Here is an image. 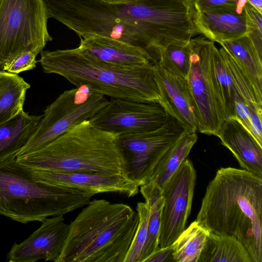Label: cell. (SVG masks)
Returning a JSON list of instances; mask_svg holds the SVG:
<instances>
[{
  "instance_id": "6da1fadb",
  "label": "cell",
  "mask_w": 262,
  "mask_h": 262,
  "mask_svg": "<svg viewBox=\"0 0 262 262\" xmlns=\"http://www.w3.org/2000/svg\"><path fill=\"white\" fill-rule=\"evenodd\" d=\"M211 233L235 236L262 262V178L222 167L209 183L195 220Z\"/></svg>"
},
{
  "instance_id": "7a4b0ae2",
  "label": "cell",
  "mask_w": 262,
  "mask_h": 262,
  "mask_svg": "<svg viewBox=\"0 0 262 262\" xmlns=\"http://www.w3.org/2000/svg\"><path fill=\"white\" fill-rule=\"evenodd\" d=\"M130 206L94 199L69 224L55 262H124L139 223Z\"/></svg>"
},
{
  "instance_id": "3957f363",
  "label": "cell",
  "mask_w": 262,
  "mask_h": 262,
  "mask_svg": "<svg viewBox=\"0 0 262 262\" xmlns=\"http://www.w3.org/2000/svg\"><path fill=\"white\" fill-rule=\"evenodd\" d=\"M40 53L39 61L45 73L61 76L76 87L86 85L111 98L159 103L151 62L138 66L113 64L90 57L78 47Z\"/></svg>"
},
{
  "instance_id": "277c9868",
  "label": "cell",
  "mask_w": 262,
  "mask_h": 262,
  "mask_svg": "<svg viewBox=\"0 0 262 262\" xmlns=\"http://www.w3.org/2000/svg\"><path fill=\"white\" fill-rule=\"evenodd\" d=\"M118 136L86 120L45 146L15 159L23 166L47 171L128 176Z\"/></svg>"
},
{
  "instance_id": "5b68a950",
  "label": "cell",
  "mask_w": 262,
  "mask_h": 262,
  "mask_svg": "<svg viewBox=\"0 0 262 262\" xmlns=\"http://www.w3.org/2000/svg\"><path fill=\"white\" fill-rule=\"evenodd\" d=\"M94 195L38 181L15 159L0 162V215L21 223L63 215L85 206Z\"/></svg>"
},
{
  "instance_id": "8992f818",
  "label": "cell",
  "mask_w": 262,
  "mask_h": 262,
  "mask_svg": "<svg viewBox=\"0 0 262 262\" xmlns=\"http://www.w3.org/2000/svg\"><path fill=\"white\" fill-rule=\"evenodd\" d=\"M113 3L117 12L147 37L156 62L173 44L185 45L199 35L194 0H130Z\"/></svg>"
},
{
  "instance_id": "52a82bcc",
  "label": "cell",
  "mask_w": 262,
  "mask_h": 262,
  "mask_svg": "<svg viewBox=\"0 0 262 262\" xmlns=\"http://www.w3.org/2000/svg\"><path fill=\"white\" fill-rule=\"evenodd\" d=\"M50 17L80 38L105 36L139 47L151 57V49L144 32L123 18L107 0H45Z\"/></svg>"
},
{
  "instance_id": "ba28073f",
  "label": "cell",
  "mask_w": 262,
  "mask_h": 262,
  "mask_svg": "<svg viewBox=\"0 0 262 262\" xmlns=\"http://www.w3.org/2000/svg\"><path fill=\"white\" fill-rule=\"evenodd\" d=\"M45 0H2L0 5V67L20 53L37 55L53 38Z\"/></svg>"
},
{
  "instance_id": "9c48e42d",
  "label": "cell",
  "mask_w": 262,
  "mask_h": 262,
  "mask_svg": "<svg viewBox=\"0 0 262 262\" xmlns=\"http://www.w3.org/2000/svg\"><path fill=\"white\" fill-rule=\"evenodd\" d=\"M108 102L105 96L86 85L64 91L46 107L35 131L17 157L39 149L88 120Z\"/></svg>"
},
{
  "instance_id": "30bf717a",
  "label": "cell",
  "mask_w": 262,
  "mask_h": 262,
  "mask_svg": "<svg viewBox=\"0 0 262 262\" xmlns=\"http://www.w3.org/2000/svg\"><path fill=\"white\" fill-rule=\"evenodd\" d=\"M186 130L168 114L160 127L118 135L117 142L126 162L127 175L140 187L147 183L156 165Z\"/></svg>"
},
{
  "instance_id": "8fae6325",
  "label": "cell",
  "mask_w": 262,
  "mask_h": 262,
  "mask_svg": "<svg viewBox=\"0 0 262 262\" xmlns=\"http://www.w3.org/2000/svg\"><path fill=\"white\" fill-rule=\"evenodd\" d=\"M189 42L191 54L187 81L196 110L198 130L216 136L227 117L214 89L210 73V54L214 42L202 35L193 37Z\"/></svg>"
},
{
  "instance_id": "7c38bea8",
  "label": "cell",
  "mask_w": 262,
  "mask_h": 262,
  "mask_svg": "<svg viewBox=\"0 0 262 262\" xmlns=\"http://www.w3.org/2000/svg\"><path fill=\"white\" fill-rule=\"evenodd\" d=\"M196 171L186 159L161 189L164 198L159 247L172 245L185 229L190 214Z\"/></svg>"
},
{
  "instance_id": "4fadbf2b",
  "label": "cell",
  "mask_w": 262,
  "mask_h": 262,
  "mask_svg": "<svg viewBox=\"0 0 262 262\" xmlns=\"http://www.w3.org/2000/svg\"><path fill=\"white\" fill-rule=\"evenodd\" d=\"M168 117L158 103L111 98L88 120L94 126L118 135L149 131L162 126Z\"/></svg>"
},
{
  "instance_id": "5bb4252c",
  "label": "cell",
  "mask_w": 262,
  "mask_h": 262,
  "mask_svg": "<svg viewBox=\"0 0 262 262\" xmlns=\"http://www.w3.org/2000/svg\"><path fill=\"white\" fill-rule=\"evenodd\" d=\"M63 215L46 218L41 226L20 244L15 243L7 254L9 262L55 261L60 255L69 231Z\"/></svg>"
},
{
  "instance_id": "9a60e30c",
  "label": "cell",
  "mask_w": 262,
  "mask_h": 262,
  "mask_svg": "<svg viewBox=\"0 0 262 262\" xmlns=\"http://www.w3.org/2000/svg\"><path fill=\"white\" fill-rule=\"evenodd\" d=\"M23 166L34 178L50 185L77 189L95 194L118 193L128 197L135 196L139 191L140 187L127 176L85 172H56Z\"/></svg>"
},
{
  "instance_id": "2e32d148",
  "label": "cell",
  "mask_w": 262,
  "mask_h": 262,
  "mask_svg": "<svg viewBox=\"0 0 262 262\" xmlns=\"http://www.w3.org/2000/svg\"><path fill=\"white\" fill-rule=\"evenodd\" d=\"M153 68L159 92V103L188 133H196V110L187 79L169 73L157 62L153 64Z\"/></svg>"
},
{
  "instance_id": "e0dca14e",
  "label": "cell",
  "mask_w": 262,
  "mask_h": 262,
  "mask_svg": "<svg viewBox=\"0 0 262 262\" xmlns=\"http://www.w3.org/2000/svg\"><path fill=\"white\" fill-rule=\"evenodd\" d=\"M216 136L243 169L262 178V146L238 120L230 117L224 120Z\"/></svg>"
},
{
  "instance_id": "ac0fdd59",
  "label": "cell",
  "mask_w": 262,
  "mask_h": 262,
  "mask_svg": "<svg viewBox=\"0 0 262 262\" xmlns=\"http://www.w3.org/2000/svg\"><path fill=\"white\" fill-rule=\"evenodd\" d=\"M78 48L90 57L113 64L138 66L152 63L142 48L108 37L93 35L80 38Z\"/></svg>"
},
{
  "instance_id": "d6986e66",
  "label": "cell",
  "mask_w": 262,
  "mask_h": 262,
  "mask_svg": "<svg viewBox=\"0 0 262 262\" xmlns=\"http://www.w3.org/2000/svg\"><path fill=\"white\" fill-rule=\"evenodd\" d=\"M194 23L199 34L209 40L221 42L246 35L247 25L244 10H195Z\"/></svg>"
},
{
  "instance_id": "ffe728a7",
  "label": "cell",
  "mask_w": 262,
  "mask_h": 262,
  "mask_svg": "<svg viewBox=\"0 0 262 262\" xmlns=\"http://www.w3.org/2000/svg\"><path fill=\"white\" fill-rule=\"evenodd\" d=\"M42 116L24 111L0 125V162L15 159L35 131Z\"/></svg>"
},
{
  "instance_id": "44dd1931",
  "label": "cell",
  "mask_w": 262,
  "mask_h": 262,
  "mask_svg": "<svg viewBox=\"0 0 262 262\" xmlns=\"http://www.w3.org/2000/svg\"><path fill=\"white\" fill-rule=\"evenodd\" d=\"M199 262H253L248 251L235 236L210 233Z\"/></svg>"
},
{
  "instance_id": "7402d4cb",
  "label": "cell",
  "mask_w": 262,
  "mask_h": 262,
  "mask_svg": "<svg viewBox=\"0 0 262 262\" xmlns=\"http://www.w3.org/2000/svg\"><path fill=\"white\" fill-rule=\"evenodd\" d=\"M30 85L17 74L0 71V125L24 111Z\"/></svg>"
},
{
  "instance_id": "603a6c76",
  "label": "cell",
  "mask_w": 262,
  "mask_h": 262,
  "mask_svg": "<svg viewBox=\"0 0 262 262\" xmlns=\"http://www.w3.org/2000/svg\"><path fill=\"white\" fill-rule=\"evenodd\" d=\"M197 140L198 135L195 132L183 135L160 159L147 183H153L161 189L187 159Z\"/></svg>"
},
{
  "instance_id": "cb8c5ba5",
  "label": "cell",
  "mask_w": 262,
  "mask_h": 262,
  "mask_svg": "<svg viewBox=\"0 0 262 262\" xmlns=\"http://www.w3.org/2000/svg\"><path fill=\"white\" fill-rule=\"evenodd\" d=\"M210 69L214 89L227 119L234 116L235 101L238 94L224 59L215 45L210 58Z\"/></svg>"
},
{
  "instance_id": "d4e9b609",
  "label": "cell",
  "mask_w": 262,
  "mask_h": 262,
  "mask_svg": "<svg viewBox=\"0 0 262 262\" xmlns=\"http://www.w3.org/2000/svg\"><path fill=\"white\" fill-rule=\"evenodd\" d=\"M140 191L149 209L147 236L141 256L144 260L159 248V238L164 198L161 189L151 182L140 187Z\"/></svg>"
},
{
  "instance_id": "484cf974",
  "label": "cell",
  "mask_w": 262,
  "mask_h": 262,
  "mask_svg": "<svg viewBox=\"0 0 262 262\" xmlns=\"http://www.w3.org/2000/svg\"><path fill=\"white\" fill-rule=\"evenodd\" d=\"M241 65L262 95V58L247 35L220 43Z\"/></svg>"
},
{
  "instance_id": "4316f807",
  "label": "cell",
  "mask_w": 262,
  "mask_h": 262,
  "mask_svg": "<svg viewBox=\"0 0 262 262\" xmlns=\"http://www.w3.org/2000/svg\"><path fill=\"white\" fill-rule=\"evenodd\" d=\"M210 233L196 221L191 223L173 243L174 262H199Z\"/></svg>"
},
{
  "instance_id": "83f0119b",
  "label": "cell",
  "mask_w": 262,
  "mask_h": 262,
  "mask_svg": "<svg viewBox=\"0 0 262 262\" xmlns=\"http://www.w3.org/2000/svg\"><path fill=\"white\" fill-rule=\"evenodd\" d=\"M219 49L241 98L248 105L262 107V95L257 92L243 68L225 48L221 46Z\"/></svg>"
},
{
  "instance_id": "f1b7e54d",
  "label": "cell",
  "mask_w": 262,
  "mask_h": 262,
  "mask_svg": "<svg viewBox=\"0 0 262 262\" xmlns=\"http://www.w3.org/2000/svg\"><path fill=\"white\" fill-rule=\"evenodd\" d=\"M191 48L185 45L173 44L165 48L157 62L169 73L187 79L190 68Z\"/></svg>"
},
{
  "instance_id": "f546056e",
  "label": "cell",
  "mask_w": 262,
  "mask_h": 262,
  "mask_svg": "<svg viewBox=\"0 0 262 262\" xmlns=\"http://www.w3.org/2000/svg\"><path fill=\"white\" fill-rule=\"evenodd\" d=\"M136 211L139 215V223L124 262H140L141 254L147 236L150 212L147 204L145 202L138 203Z\"/></svg>"
},
{
  "instance_id": "4dcf8cb0",
  "label": "cell",
  "mask_w": 262,
  "mask_h": 262,
  "mask_svg": "<svg viewBox=\"0 0 262 262\" xmlns=\"http://www.w3.org/2000/svg\"><path fill=\"white\" fill-rule=\"evenodd\" d=\"M247 25L246 35L250 39L262 58V14L248 2L244 8Z\"/></svg>"
},
{
  "instance_id": "1f68e13d",
  "label": "cell",
  "mask_w": 262,
  "mask_h": 262,
  "mask_svg": "<svg viewBox=\"0 0 262 262\" xmlns=\"http://www.w3.org/2000/svg\"><path fill=\"white\" fill-rule=\"evenodd\" d=\"M247 0H194V6L196 11L227 10L244 11Z\"/></svg>"
},
{
  "instance_id": "d6a6232c",
  "label": "cell",
  "mask_w": 262,
  "mask_h": 262,
  "mask_svg": "<svg viewBox=\"0 0 262 262\" xmlns=\"http://www.w3.org/2000/svg\"><path fill=\"white\" fill-rule=\"evenodd\" d=\"M37 55L32 51L24 52L5 62L1 67L2 71L17 74L35 68Z\"/></svg>"
},
{
  "instance_id": "836d02e7",
  "label": "cell",
  "mask_w": 262,
  "mask_h": 262,
  "mask_svg": "<svg viewBox=\"0 0 262 262\" xmlns=\"http://www.w3.org/2000/svg\"><path fill=\"white\" fill-rule=\"evenodd\" d=\"M250 110V128L253 136L262 146V107L248 105Z\"/></svg>"
},
{
  "instance_id": "e575fe53",
  "label": "cell",
  "mask_w": 262,
  "mask_h": 262,
  "mask_svg": "<svg viewBox=\"0 0 262 262\" xmlns=\"http://www.w3.org/2000/svg\"><path fill=\"white\" fill-rule=\"evenodd\" d=\"M251 134L250 110L249 105L240 96L235 101L234 116Z\"/></svg>"
},
{
  "instance_id": "d590c367",
  "label": "cell",
  "mask_w": 262,
  "mask_h": 262,
  "mask_svg": "<svg viewBox=\"0 0 262 262\" xmlns=\"http://www.w3.org/2000/svg\"><path fill=\"white\" fill-rule=\"evenodd\" d=\"M173 244L165 248H158L144 262H173Z\"/></svg>"
},
{
  "instance_id": "8d00e7d4",
  "label": "cell",
  "mask_w": 262,
  "mask_h": 262,
  "mask_svg": "<svg viewBox=\"0 0 262 262\" xmlns=\"http://www.w3.org/2000/svg\"><path fill=\"white\" fill-rule=\"evenodd\" d=\"M248 2L262 14V0H247Z\"/></svg>"
},
{
  "instance_id": "74e56055",
  "label": "cell",
  "mask_w": 262,
  "mask_h": 262,
  "mask_svg": "<svg viewBox=\"0 0 262 262\" xmlns=\"http://www.w3.org/2000/svg\"><path fill=\"white\" fill-rule=\"evenodd\" d=\"M111 2H124V1H130V0H107Z\"/></svg>"
},
{
  "instance_id": "f35d334b",
  "label": "cell",
  "mask_w": 262,
  "mask_h": 262,
  "mask_svg": "<svg viewBox=\"0 0 262 262\" xmlns=\"http://www.w3.org/2000/svg\"><path fill=\"white\" fill-rule=\"evenodd\" d=\"M1 2H2V0H0V5H1Z\"/></svg>"
}]
</instances>
